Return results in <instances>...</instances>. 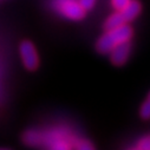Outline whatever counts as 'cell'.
I'll list each match as a JSON object with an SVG mask.
<instances>
[{"label": "cell", "instance_id": "cell-7", "mask_svg": "<svg viewBox=\"0 0 150 150\" xmlns=\"http://www.w3.org/2000/svg\"><path fill=\"white\" fill-rule=\"evenodd\" d=\"M139 115L144 120H149L150 118V99L149 98H146L145 102L142 104L141 110H139Z\"/></svg>", "mask_w": 150, "mask_h": 150}, {"label": "cell", "instance_id": "cell-4", "mask_svg": "<svg viewBox=\"0 0 150 150\" xmlns=\"http://www.w3.org/2000/svg\"><path fill=\"white\" fill-rule=\"evenodd\" d=\"M19 51H20L21 60L27 70H35L38 67V64H39L38 53H37L35 47L31 42H28V40L23 42L20 44Z\"/></svg>", "mask_w": 150, "mask_h": 150}, {"label": "cell", "instance_id": "cell-3", "mask_svg": "<svg viewBox=\"0 0 150 150\" xmlns=\"http://www.w3.org/2000/svg\"><path fill=\"white\" fill-rule=\"evenodd\" d=\"M54 7L62 16L71 20H81L86 12L79 0H54Z\"/></svg>", "mask_w": 150, "mask_h": 150}, {"label": "cell", "instance_id": "cell-10", "mask_svg": "<svg viewBox=\"0 0 150 150\" xmlns=\"http://www.w3.org/2000/svg\"><path fill=\"white\" fill-rule=\"evenodd\" d=\"M79 3L82 4V6L88 11V10H91L95 4H96V0H79Z\"/></svg>", "mask_w": 150, "mask_h": 150}, {"label": "cell", "instance_id": "cell-5", "mask_svg": "<svg viewBox=\"0 0 150 150\" xmlns=\"http://www.w3.org/2000/svg\"><path fill=\"white\" fill-rule=\"evenodd\" d=\"M130 52H131L130 42L118 44L117 46H115L110 51V60L114 65L121 66L128 60V58L130 56Z\"/></svg>", "mask_w": 150, "mask_h": 150}, {"label": "cell", "instance_id": "cell-2", "mask_svg": "<svg viewBox=\"0 0 150 150\" xmlns=\"http://www.w3.org/2000/svg\"><path fill=\"white\" fill-rule=\"evenodd\" d=\"M141 10H142L141 4L138 1H132L131 0L124 8L117 10L114 14H111L106 19L104 27L106 30H111V28H115L124 24H129L141 13Z\"/></svg>", "mask_w": 150, "mask_h": 150}, {"label": "cell", "instance_id": "cell-11", "mask_svg": "<svg viewBox=\"0 0 150 150\" xmlns=\"http://www.w3.org/2000/svg\"><path fill=\"white\" fill-rule=\"evenodd\" d=\"M148 98H149V99H150V92H149V95H148Z\"/></svg>", "mask_w": 150, "mask_h": 150}, {"label": "cell", "instance_id": "cell-1", "mask_svg": "<svg viewBox=\"0 0 150 150\" xmlns=\"http://www.w3.org/2000/svg\"><path fill=\"white\" fill-rule=\"evenodd\" d=\"M132 37V28L128 25H121L115 28L106 30V33H104L98 39L96 44V49L100 53H110V51L117 46L118 44L130 42Z\"/></svg>", "mask_w": 150, "mask_h": 150}, {"label": "cell", "instance_id": "cell-9", "mask_svg": "<svg viewBox=\"0 0 150 150\" xmlns=\"http://www.w3.org/2000/svg\"><path fill=\"white\" fill-rule=\"evenodd\" d=\"M130 1H131V0H111V4H112V6H114V8H116V10H122V8H124Z\"/></svg>", "mask_w": 150, "mask_h": 150}, {"label": "cell", "instance_id": "cell-8", "mask_svg": "<svg viewBox=\"0 0 150 150\" xmlns=\"http://www.w3.org/2000/svg\"><path fill=\"white\" fill-rule=\"evenodd\" d=\"M137 148L142 149V150H150V135L141 138L138 144H137Z\"/></svg>", "mask_w": 150, "mask_h": 150}, {"label": "cell", "instance_id": "cell-6", "mask_svg": "<svg viewBox=\"0 0 150 150\" xmlns=\"http://www.w3.org/2000/svg\"><path fill=\"white\" fill-rule=\"evenodd\" d=\"M24 139L27 144H31V145H35L42 142V135L38 134L37 131H27L24 136Z\"/></svg>", "mask_w": 150, "mask_h": 150}]
</instances>
